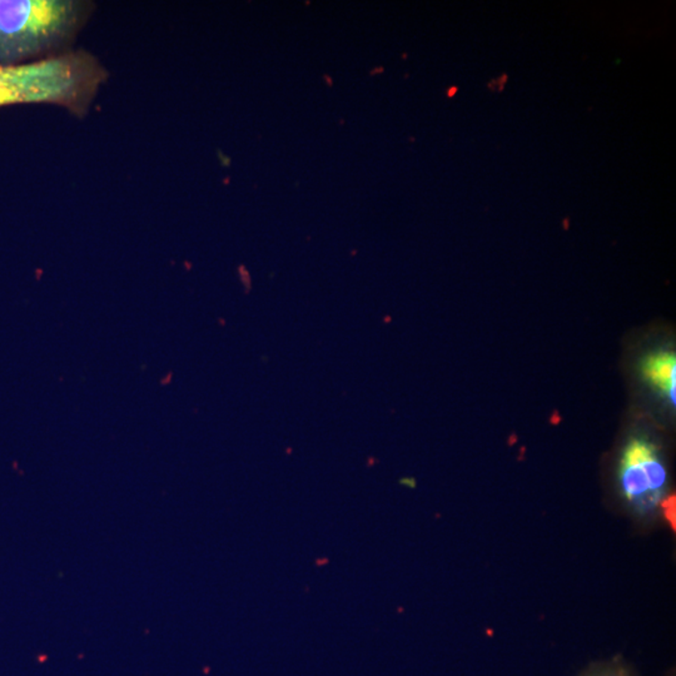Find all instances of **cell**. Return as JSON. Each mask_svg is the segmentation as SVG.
I'll return each mask as SVG.
<instances>
[{"label":"cell","mask_w":676,"mask_h":676,"mask_svg":"<svg viewBox=\"0 0 676 676\" xmlns=\"http://www.w3.org/2000/svg\"><path fill=\"white\" fill-rule=\"evenodd\" d=\"M88 8L73 0H0V67L58 57L75 39Z\"/></svg>","instance_id":"cell-1"},{"label":"cell","mask_w":676,"mask_h":676,"mask_svg":"<svg viewBox=\"0 0 676 676\" xmlns=\"http://www.w3.org/2000/svg\"><path fill=\"white\" fill-rule=\"evenodd\" d=\"M106 78V69L85 52L0 67V107L54 103L83 116Z\"/></svg>","instance_id":"cell-2"},{"label":"cell","mask_w":676,"mask_h":676,"mask_svg":"<svg viewBox=\"0 0 676 676\" xmlns=\"http://www.w3.org/2000/svg\"><path fill=\"white\" fill-rule=\"evenodd\" d=\"M668 472L656 445L634 439L624 450L620 463V487L624 499L641 516L653 514L662 505Z\"/></svg>","instance_id":"cell-3"},{"label":"cell","mask_w":676,"mask_h":676,"mask_svg":"<svg viewBox=\"0 0 676 676\" xmlns=\"http://www.w3.org/2000/svg\"><path fill=\"white\" fill-rule=\"evenodd\" d=\"M645 374L656 386L668 392L672 405H675V358L672 353H660L648 359L644 366Z\"/></svg>","instance_id":"cell-4"},{"label":"cell","mask_w":676,"mask_h":676,"mask_svg":"<svg viewBox=\"0 0 676 676\" xmlns=\"http://www.w3.org/2000/svg\"><path fill=\"white\" fill-rule=\"evenodd\" d=\"M583 676H632L628 670L624 668L620 664H604V665L596 666Z\"/></svg>","instance_id":"cell-5"},{"label":"cell","mask_w":676,"mask_h":676,"mask_svg":"<svg viewBox=\"0 0 676 676\" xmlns=\"http://www.w3.org/2000/svg\"><path fill=\"white\" fill-rule=\"evenodd\" d=\"M663 510H665L666 520L672 522V527H674L675 522V499L674 496L669 497V499L664 500L662 503Z\"/></svg>","instance_id":"cell-6"},{"label":"cell","mask_w":676,"mask_h":676,"mask_svg":"<svg viewBox=\"0 0 676 676\" xmlns=\"http://www.w3.org/2000/svg\"><path fill=\"white\" fill-rule=\"evenodd\" d=\"M507 82V76L503 75L499 76V78L494 79V81H491L488 83V89H491V91L494 92H501L503 91V88H505V84Z\"/></svg>","instance_id":"cell-7"},{"label":"cell","mask_w":676,"mask_h":676,"mask_svg":"<svg viewBox=\"0 0 676 676\" xmlns=\"http://www.w3.org/2000/svg\"><path fill=\"white\" fill-rule=\"evenodd\" d=\"M457 92H459V88H457V87L448 88L447 89V97H450V98L454 97V95L456 94Z\"/></svg>","instance_id":"cell-8"}]
</instances>
